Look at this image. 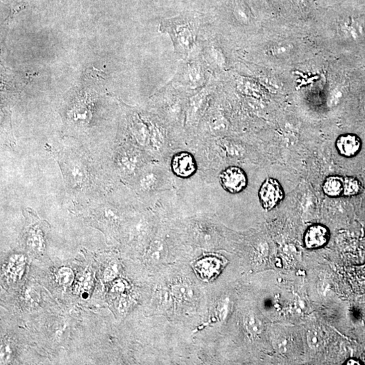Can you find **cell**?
<instances>
[{
  "mask_svg": "<svg viewBox=\"0 0 365 365\" xmlns=\"http://www.w3.org/2000/svg\"><path fill=\"white\" fill-rule=\"evenodd\" d=\"M322 190L324 194L330 199L342 197L343 192V176L332 174L324 180Z\"/></svg>",
  "mask_w": 365,
  "mask_h": 365,
  "instance_id": "7c38bea8",
  "label": "cell"
},
{
  "mask_svg": "<svg viewBox=\"0 0 365 365\" xmlns=\"http://www.w3.org/2000/svg\"><path fill=\"white\" fill-rule=\"evenodd\" d=\"M207 56L210 60L219 67L224 68L225 67V58L223 52L218 48L215 46H212L207 50Z\"/></svg>",
  "mask_w": 365,
  "mask_h": 365,
  "instance_id": "ac0fdd59",
  "label": "cell"
},
{
  "mask_svg": "<svg viewBox=\"0 0 365 365\" xmlns=\"http://www.w3.org/2000/svg\"><path fill=\"white\" fill-rule=\"evenodd\" d=\"M219 170H212L211 174L217 178L220 189L231 195H237L245 191L248 186V176L242 167L230 165L221 168L215 167Z\"/></svg>",
  "mask_w": 365,
  "mask_h": 365,
  "instance_id": "7a4b0ae2",
  "label": "cell"
},
{
  "mask_svg": "<svg viewBox=\"0 0 365 365\" xmlns=\"http://www.w3.org/2000/svg\"><path fill=\"white\" fill-rule=\"evenodd\" d=\"M237 19L242 23H248L249 17L242 7H238L236 9Z\"/></svg>",
  "mask_w": 365,
  "mask_h": 365,
  "instance_id": "44dd1931",
  "label": "cell"
},
{
  "mask_svg": "<svg viewBox=\"0 0 365 365\" xmlns=\"http://www.w3.org/2000/svg\"><path fill=\"white\" fill-rule=\"evenodd\" d=\"M135 147H122L118 151L116 162L120 173L125 178L135 179L147 166V158Z\"/></svg>",
  "mask_w": 365,
  "mask_h": 365,
  "instance_id": "5b68a950",
  "label": "cell"
},
{
  "mask_svg": "<svg viewBox=\"0 0 365 365\" xmlns=\"http://www.w3.org/2000/svg\"><path fill=\"white\" fill-rule=\"evenodd\" d=\"M307 343L312 349L320 348L323 343V338L321 332L316 329L308 332Z\"/></svg>",
  "mask_w": 365,
  "mask_h": 365,
  "instance_id": "d6986e66",
  "label": "cell"
},
{
  "mask_svg": "<svg viewBox=\"0 0 365 365\" xmlns=\"http://www.w3.org/2000/svg\"><path fill=\"white\" fill-rule=\"evenodd\" d=\"M176 81L185 86L196 88L205 82V74L199 64L191 62L182 66L176 76Z\"/></svg>",
  "mask_w": 365,
  "mask_h": 365,
  "instance_id": "9c48e42d",
  "label": "cell"
},
{
  "mask_svg": "<svg viewBox=\"0 0 365 365\" xmlns=\"http://www.w3.org/2000/svg\"><path fill=\"white\" fill-rule=\"evenodd\" d=\"M68 177L75 182L76 185L83 186V182L86 179V173L85 170L81 168L80 165L71 164L68 168Z\"/></svg>",
  "mask_w": 365,
  "mask_h": 365,
  "instance_id": "2e32d148",
  "label": "cell"
},
{
  "mask_svg": "<svg viewBox=\"0 0 365 365\" xmlns=\"http://www.w3.org/2000/svg\"><path fill=\"white\" fill-rule=\"evenodd\" d=\"M362 364V362H361L360 360H358V359H355L353 358L348 359V360H346V362L344 363V364L346 365H360Z\"/></svg>",
  "mask_w": 365,
  "mask_h": 365,
  "instance_id": "7402d4cb",
  "label": "cell"
},
{
  "mask_svg": "<svg viewBox=\"0 0 365 365\" xmlns=\"http://www.w3.org/2000/svg\"><path fill=\"white\" fill-rule=\"evenodd\" d=\"M258 197L263 209L266 211H271L284 200L285 192L277 178L267 177L258 190Z\"/></svg>",
  "mask_w": 365,
  "mask_h": 365,
  "instance_id": "8992f818",
  "label": "cell"
},
{
  "mask_svg": "<svg viewBox=\"0 0 365 365\" xmlns=\"http://www.w3.org/2000/svg\"><path fill=\"white\" fill-rule=\"evenodd\" d=\"M362 190L360 182L353 176H343V192L342 197H351L358 195Z\"/></svg>",
  "mask_w": 365,
  "mask_h": 365,
  "instance_id": "9a60e30c",
  "label": "cell"
},
{
  "mask_svg": "<svg viewBox=\"0 0 365 365\" xmlns=\"http://www.w3.org/2000/svg\"><path fill=\"white\" fill-rule=\"evenodd\" d=\"M246 329L252 335H257L261 333L262 323L254 314H248L244 321Z\"/></svg>",
  "mask_w": 365,
  "mask_h": 365,
  "instance_id": "e0dca14e",
  "label": "cell"
},
{
  "mask_svg": "<svg viewBox=\"0 0 365 365\" xmlns=\"http://www.w3.org/2000/svg\"><path fill=\"white\" fill-rule=\"evenodd\" d=\"M167 166L163 162L147 165L133 180L135 191L141 196H149L171 189L173 176Z\"/></svg>",
  "mask_w": 365,
  "mask_h": 365,
  "instance_id": "6da1fadb",
  "label": "cell"
},
{
  "mask_svg": "<svg viewBox=\"0 0 365 365\" xmlns=\"http://www.w3.org/2000/svg\"><path fill=\"white\" fill-rule=\"evenodd\" d=\"M226 264V259L215 254L203 256L194 264V269L204 280L215 278Z\"/></svg>",
  "mask_w": 365,
  "mask_h": 365,
  "instance_id": "52a82bcc",
  "label": "cell"
},
{
  "mask_svg": "<svg viewBox=\"0 0 365 365\" xmlns=\"http://www.w3.org/2000/svg\"><path fill=\"white\" fill-rule=\"evenodd\" d=\"M294 51V45L287 42H279L275 43L270 46L269 52L270 55L277 59H286V58L292 55Z\"/></svg>",
  "mask_w": 365,
  "mask_h": 365,
  "instance_id": "4fadbf2b",
  "label": "cell"
},
{
  "mask_svg": "<svg viewBox=\"0 0 365 365\" xmlns=\"http://www.w3.org/2000/svg\"><path fill=\"white\" fill-rule=\"evenodd\" d=\"M209 93L202 91L196 96L192 97L186 106V123L188 127H193L199 123L208 104Z\"/></svg>",
  "mask_w": 365,
  "mask_h": 365,
  "instance_id": "30bf717a",
  "label": "cell"
},
{
  "mask_svg": "<svg viewBox=\"0 0 365 365\" xmlns=\"http://www.w3.org/2000/svg\"><path fill=\"white\" fill-rule=\"evenodd\" d=\"M335 148L341 156L352 158L360 152L362 142L358 136L352 133L343 134L337 137Z\"/></svg>",
  "mask_w": 365,
  "mask_h": 365,
  "instance_id": "8fae6325",
  "label": "cell"
},
{
  "mask_svg": "<svg viewBox=\"0 0 365 365\" xmlns=\"http://www.w3.org/2000/svg\"><path fill=\"white\" fill-rule=\"evenodd\" d=\"M168 163L172 176L179 179H190L199 171V156L196 158L192 151L186 149L174 151Z\"/></svg>",
  "mask_w": 365,
  "mask_h": 365,
  "instance_id": "277c9868",
  "label": "cell"
},
{
  "mask_svg": "<svg viewBox=\"0 0 365 365\" xmlns=\"http://www.w3.org/2000/svg\"><path fill=\"white\" fill-rule=\"evenodd\" d=\"M225 119L221 115V112H215L210 115L208 119V127L210 133L213 136L221 135V132L224 131L226 125H225Z\"/></svg>",
  "mask_w": 365,
  "mask_h": 365,
  "instance_id": "5bb4252c",
  "label": "cell"
},
{
  "mask_svg": "<svg viewBox=\"0 0 365 365\" xmlns=\"http://www.w3.org/2000/svg\"><path fill=\"white\" fill-rule=\"evenodd\" d=\"M162 29L170 35L176 52L181 56H188L194 41V34L191 25L186 19L176 18L165 21Z\"/></svg>",
  "mask_w": 365,
  "mask_h": 365,
  "instance_id": "3957f363",
  "label": "cell"
},
{
  "mask_svg": "<svg viewBox=\"0 0 365 365\" xmlns=\"http://www.w3.org/2000/svg\"><path fill=\"white\" fill-rule=\"evenodd\" d=\"M59 281L62 284L68 285L73 279V274L69 269H62L59 272Z\"/></svg>",
  "mask_w": 365,
  "mask_h": 365,
  "instance_id": "ffe728a7",
  "label": "cell"
},
{
  "mask_svg": "<svg viewBox=\"0 0 365 365\" xmlns=\"http://www.w3.org/2000/svg\"><path fill=\"white\" fill-rule=\"evenodd\" d=\"M330 236V231L325 225L319 223L310 225L304 234V245L306 249H319L327 245Z\"/></svg>",
  "mask_w": 365,
  "mask_h": 365,
  "instance_id": "ba28073f",
  "label": "cell"
}]
</instances>
